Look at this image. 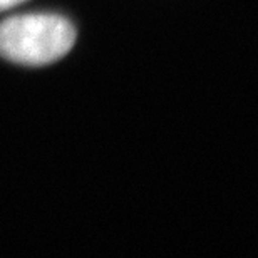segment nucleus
Masks as SVG:
<instances>
[{
  "mask_svg": "<svg viewBox=\"0 0 258 258\" xmlns=\"http://www.w3.org/2000/svg\"><path fill=\"white\" fill-rule=\"evenodd\" d=\"M76 37V27L62 15H17L0 22V55L22 66H47L62 59Z\"/></svg>",
  "mask_w": 258,
  "mask_h": 258,
  "instance_id": "obj_1",
  "label": "nucleus"
},
{
  "mask_svg": "<svg viewBox=\"0 0 258 258\" xmlns=\"http://www.w3.org/2000/svg\"><path fill=\"white\" fill-rule=\"evenodd\" d=\"M22 2H25V0H0V12H2V10H7V9H12Z\"/></svg>",
  "mask_w": 258,
  "mask_h": 258,
  "instance_id": "obj_2",
  "label": "nucleus"
}]
</instances>
